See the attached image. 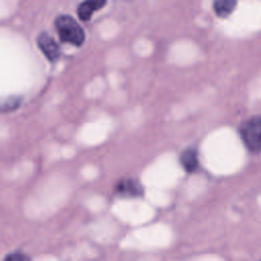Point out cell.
<instances>
[{"label": "cell", "instance_id": "6", "mask_svg": "<svg viewBox=\"0 0 261 261\" xmlns=\"http://www.w3.org/2000/svg\"><path fill=\"white\" fill-rule=\"evenodd\" d=\"M179 162L182 166V168L189 172L192 173L195 170H197L199 166V159H198V153L194 148H187L185 149L180 155H179Z\"/></svg>", "mask_w": 261, "mask_h": 261}, {"label": "cell", "instance_id": "4", "mask_svg": "<svg viewBox=\"0 0 261 261\" xmlns=\"http://www.w3.org/2000/svg\"><path fill=\"white\" fill-rule=\"evenodd\" d=\"M115 194L121 197L136 198L141 197L144 193L143 186L135 178H121L114 187Z\"/></svg>", "mask_w": 261, "mask_h": 261}, {"label": "cell", "instance_id": "5", "mask_svg": "<svg viewBox=\"0 0 261 261\" xmlns=\"http://www.w3.org/2000/svg\"><path fill=\"white\" fill-rule=\"evenodd\" d=\"M106 4L105 0H88L81 2L77 6L76 13L81 20L88 21L91 19L93 13L101 9Z\"/></svg>", "mask_w": 261, "mask_h": 261}, {"label": "cell", "instance_id": "1", "mask_svg": "<svg viewBox=\"0 0 261 261\" xmlns=\"http://www.w3.org/2000/svg\"><path fill=\"white\" fill-rule=\"evenodd\" d=\"M54 25L61 42L75 47H81L84 44L86 39L85 31L71 15L60 14L56 16Z\"/></svg>", "mask_w": 261, "mask_h": 261}, {"label": "cell", "instance_id": "8", "mask_svg": "<svg viewBox=\"0 0 261 261\" xmlns=\"http://www.w3.org/2000/svg\"><path fill=\"white\" fill-rule=\"evenodd\" d=\"M4 261H30V258L29 256H27L25 254H22V253H11V254H8Z\"/></svg>", "mask_w": 261, "mask_h": 261}, {"label": "cell", "instance_id": "2", "mask_svg": "<svg viewBox=\"0 0 261 261\" xmlns=\"http://www.w3.org/2000/svg\"><path fill=\"white\" fill-rule=\"evenodd\" d=\"M241 139L253 153H259L261 148V119L259 115L250 117L239 128Z\"/></svg>", "mask_w": 261, "mask_h": 261}, {"label": "cell", "instance_id": "3", "mask_svg": "<svg viewBox=\"0 0 261 261\" xmlns=\"http://www.w3.org/2000/svg\"><path fill=\"white\" fill-rule=\"evenodd\" d=\"M37 44L49 61L56 62L59 59L61 55L59 45L49 34L41 33L37 39Z\"/></svg>", "mask_w": 261, "mask_h": 261}, {"label": "cell", "instance_id": "7", "mask_svg": "<svg viewBox=\"0 0 261 261\" xmlns=\"http://www.w3.org/2000/svg\"><path fill=\"white\" fill-rule=\"evenodd\" d=\"M238 2L236 0H215L213 2V10L218 17L228 16L236 8Z\"/></svg>", "mask_w": 261, "mask_h": 261}]
</instances>
